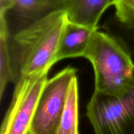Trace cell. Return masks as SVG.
Listing matches in <instances>:
<instances>
[{
    "mask_svg": "<svg viewBox=\"0 0 134 134\" xmlns=\"http://www.w3.org/2000/svg\"><path fill=\"white\" fill-rule=\"evenodd\" d=\"M115 16L122 23L134 26V0H116Z\"/></svg>",
    "mask_w": 134,
    "mask_h": 134,
    "instance_id": "obj_12",
    "label": "cell"
},
{
    "mask_svg": "<svg viewBox=\"0 0 134 134\" xmlns=\"http://www.w3.org/2000/svg\"><path fill=\"white\" fill-rule=\"evenodd\" d=\"M79 88L77 76L72 79L57 134H79Z\"/></svg>",
    "mask_w": 134,
    "mask_h": 134,
    "instance_id": "obj_10",
    "label": "cell"
},
{
    "mask_svg": "<svg viewBox=\"0 0 134 134\" xmlns=\"http://www.w3.org/2000/svg\"><path fill=\"white\" fill-rule=\"evenodd\" d=\"M48 75L15 83L13 99L5 115L1 134H27L37 103Z\"/></svg>",
    "mask_w": 134,
    "mask_h": 134,
    "instance_id": "obj_5",
    "label": "cell"
},
{
    "mask_svg": "<svg viewBox=\"0 0 134 134\" xmlns=\"http://www.w3.org/2000/svg\"><path fill=\"white\" fill-rule=\"evenodd\" d=\"M84 58L92 65L95 90L102 94L120 96L134 81V62L116 39L105 31L94 32Z\"/></svg>",
    "mask_w": 134,
    "mask_h": 134,
    "instance_id": "obj_2",
    "label": "cell"
},
{
    "mask_svg": "<svg viewBox=\"0 0 134 134\" xmlns=\"http://www.w3.org/2000/svg\"><path fill=\"white\" fill-rule=\"evenodd\" d=\"M27 134H28V133H27Z\"/></svg>",
    "mask_w": 134,
    "mask_h": 134,
    "instance_id": "obj_13",
    "label": "cell"
},
{
    "mask_svg": "<svg viewBox=\"0 0 134 134\" xmlns=\"http://www.w3.org/2000/svg\"><path fill=\"white\" fill-rule=\"evenodd\" d=\"M86 114L96 134H134V81L120 96L94 91Z\"/></svg>",
    "mask_w": 134,
    "mask_h": 134,
    "instance_id": "obj_3",
    "label": "cell"
},
{
    "mask_svg": "<svg viewBox=\"0 0 134 134\" xmlns=\"http://www.w3.org/2000/svg\"><path fill=\"white\" fill-rule=\"evenodd\" d=\"M102 27L122 44L134 62V26L125 24L113 16L107 18Z\"/></svg>",
    "mask_w": 134,
    "mask_h": 134,
    "instance_id": "obj_11",
    "label": "cell"
},
{
    "mask_svg": "<svg viewBox=\"0 0 134 134\" xmlns=\"http://www.w3.org/2000/svg\"><path fill=\"white\" fill-rule=\"evenodd\" d=\"M77 69L68 67L44 85L34 111L28 134H57L68 89Z\"/></svg>",
    "mask_w": 134,
    "mask_h": 134,
    "instance_id": "obj_4",
    "label": "cell"
},
{
    "mask_svg": "<svg viewBox=\"0 0 134 134\" xmlns=\"http://www.w3.org/2000/svg\"><path fill=\"white\" fill-rule=\"evenodd\" d=\"M116 0H66L68 20L98 30L99 19L106 9Z\"/></svg>",
    "mask_w": 134,
    "mask_h": 134,
    "instance_id": "obj_8",
    "label": "cell"
},
{
    "mask_svg": "<svg viewBox=\"0 0 134 134\" xmlns=\"http://www.w3.org/2000/svg\"><path fill=\"white\" fill-rule=\"evenodd\" d=\"M68 20L65 10L55 12L21 29L14 35V52L11 51V54L16 82L48 75L56 63L59 40Z\"/></svg>",
    "mask_w": 134,
    "mask_h": 134,
    "instance_id": "obj_1",
    "label": "cell"
},
{
    "mask_svg": "<svg viewBox=\"0 0 134 134\" xmlns=\"http://www.w3.org/2000/svg\"><path fill=\"white\" fill-rule=\"evenodd\" d=\"M0 16L12 13L24 27L60 10H65L66 0H0Z\"/></svg>",
    "mask_w": 134,
    "mask_h": 134,
    "instance_id": "obj_6",
    "label": "cell"
},
{
    "mask_svg": "<svg viewBox=\"0 0 134 134\" xmlns=\"http://www.w3.org/2000/svg\"><path fill=\"white\" fill-rule=\"evenodd\" d=\"M6 17L0 16V98L2 99L9 82L16 81L10 47Z\"/></svg>",
    "mask_w": 134,
    "mask_h": 134,
    "instance_id": "obj_9",
    "label": "cell"
},
{
    "mask_svg": "<svg viewBox=\"0 0 134 134\" xmlns=\"http://www.w3.org/2000/svg\"><path fill=\"white\" fill-rule=\"evenodd\" d=\"M98 30L68 20L59 40L56 62L65 58L84 57L94 32Z\"/></svg>",
    "mask_w": 134,
    "mask_h": 134,
    "instance_id": "obj_7",
    "label": "cell"
}]
</instances>
